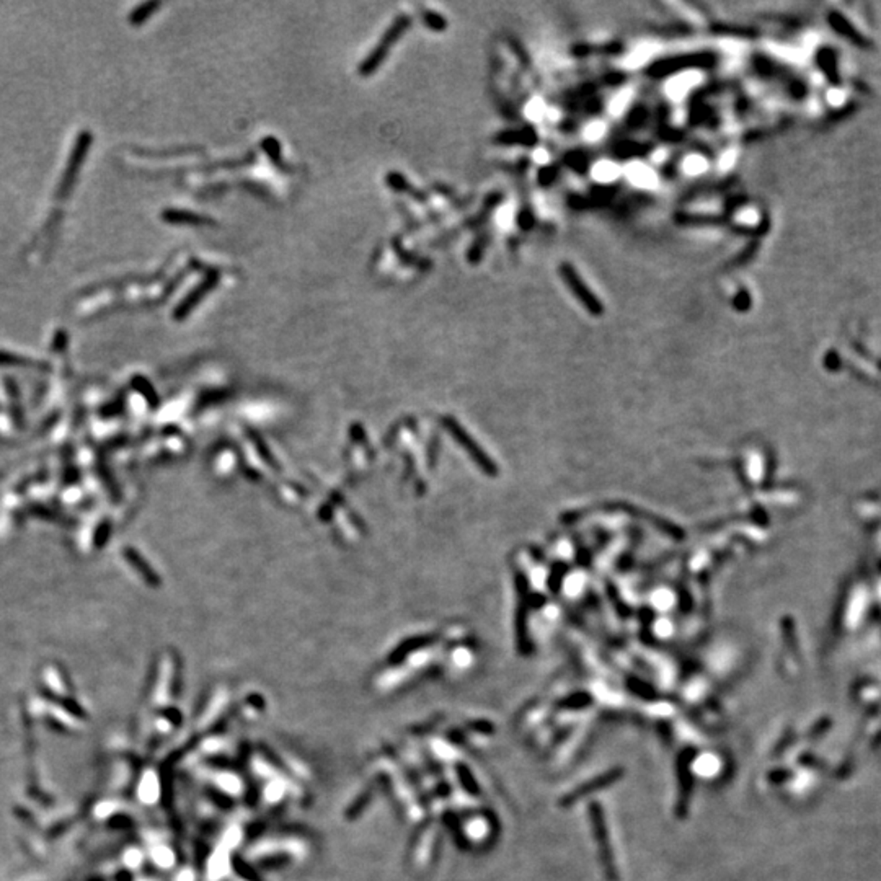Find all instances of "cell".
Masks as SVG:
<instances>
[{
  "label": "cell",
  "instance_id": "obj_1",
  "mask_svg": "<svg viewBox=\"0 0 881 881\" xmlns=\"http://www.w3.org/2000/svg\"><path fill=\"white\" fill-rule=\"evenodd\" d=\"M442 425L446 426L449 434L457 441V444H461L464 451L470 456V459L478 465V469L481 470V472L490 475V477H496L498 465L491 461V459L488 457V454H486L483 449L477 444V441H475L474 437L470 436L456 420L451 417H446V418H442Z\"/></svg>",
  "mask_w": 881,
  "mask_h": 881
},
{
  "label": "cell",
  "instance_id": "obj_2",
  "mask_svg": "<svg viewBox=\"0 0 881 881\" xmlns=\"http://www.w3.org/2000/svg\"><path fill=\"white\" fill-rule=\"evenodd\" d=\"M589 816H591V828H593L594 841H596V844H598L599 857H601V862H603L604 872L607 875V878H609L611 881H615L617 880L615 858H614V853H612L609 831H607L603 808H601L598 803H593L589 808Z\"/></svg>",
  "mask_w": 881,
  "mask_h": 881
},
{
  "label": "cell",
  "instance_id": "obj_3",
  "mask_svg": "<svg viewBox=\"0 0 881 881\" xmlns=\"http://www.w3.org/2000/svg\"><path fill=\"white\" fill-rule=\"evenodd\" d=\"M93 142V134L90 131H82V133L77 136L75 139L74 149L70 152L67 167H65L64 175L61 178V183H59V190H58V198H67L70 190L74 188L75 180H77V175L80 173V168L84 165L85 157L89 154V149Z\"/></svg>",
  "mask_w": 881,
  "mask_h": 881
},
{
  "label": "cell",
  "instance_id": "obj_4",
  "mask_svg": "<svg viewBox=\"0 0 881 881\" xmlns=\"http://www.w3.org/2000/svg\"><path fill=\"white\" fill-rule=\"evenodd\" d=\"M560 276L563 281L567 283V286L570 288V291L573 292L574 297L578 299V302L586 309L591 315L594 317H601L604 314V305L601 300L596 297V294L591 291V289L584 284V281L579 276V273L574 270V268L570 263H562L560 268Z\"/></svg>",
  "mask_w": 881,
  "mask_h": 881
},
{
  "label": "cell",
  "instance_id": "obj_5",
  "mask_svg": "<svg viewBox=\"0 0 881 881\" xmlns=\"http://www.w3.org/2000/svg\"><path fill=\"white\" fill-rule=\"evenodd\" d=\"M516 591H518V612H516V638L518 650L521 655H529L530 642L527 635V604H529V586L527 579L522 573L516 574Z\"/></svg>",
  "mask_w": 881,
  "mask_h": 881
},
{
  "label": "cell",
  "instance_id": "obj_6",
  "mask_svg": "<svg viewBox=\"0 0 881 881\" xmlns=\"http://www.w3.org/2000/svg\"><path fill=\"white\" fill-rule=\"evenodd\" d=\"M219 279H221V275H219V271L217 270H209V273H207L206 278L202 279V281L198 284V286H196L193 291H191L188 295H186V297L182 300V302L177 305V307H175L173 319L175 320H185L186 317L191 314V310H193L196 305H198L201 300L204 299L206 295L209 294L212 289L217 286Z\"/></svg>",
  "mask_w": 881,
  "mask_h": 881
},
{
  "label": "cell",
  "instance_id": "obj_7",
  "mask_svg": "<svg viewBox=\"0 0 881 881\" xmlns=\"http://www.w3.org/2000/svg\"><path fill=\"white\" fill-rule=\"evenodd\" d=\"M622 775H623L622 769H611L609 772L596 777V779L586 782V784H584V785L578 787L576 790H573V792L568 793V795L560 801V804H562V806H565V808L571 806V804L581 801L583 798H586L588 795H591V793L601 792V790L607 789V787L614 785L618 779H622Z\"/></svg>",
  "mask_w": 881,
  "mask_h": 881
},
{
  "label": "cell",
  "instance_id": "obj_8",
  "mask_svg": "<svg viewBox=\"0 0 881 881\" xmlns=\"http://www.w3.org/2000/svg\"><path fill=\"white\" fill-rule=\"evenodd\" d=\"M123 555L126 558V562H128L129 565L139 573V576L144 579L149 586L152 588L160 586V576H158V574L154 571V568L147 563L146 558L142 557L138 550L133 549V547H126Z\"/></svg>",
  "mask_w": 881,
  "mask_h": 881
},
{
  "label": "cell",
  "instance_id": "obj_9",
  "mask_svg": "<svg viewBox=\"0 0 881 881\" xmlns=\"http://www.w3.org/2000/svg\"><path fill=\"white\" fill-rule=\"evenodd\" d=\"M162 219L168 224H175V226H214V221L211 217H206L202 214H196V212L191 211H182V209H165L162 212Z\"/></svg>",
  "mask_w": 881,
  "mask_h": 881
},
{
  "label": "cell",
  "instance_id": "obj_10",
  "mask_svg": "<svg viewBox=\"0 0 881 881\" xmlns=\"http://www.w3.org/2000/svg\"><path fill=\"white\" fill-rule=\"evenodd\" d=\"M689 762H691V753H686L684 756H681V764L677 765V770H679V775L684 777L682 784H681V798L679 803H677V814L679 816H684V813L687 811V801H689V792H691L692 787V779L691 774H689Z\"/></svg>",
  "mask_w": 881,
  "mask_h": 881
},
{
  "label": "cell",
  "instance_id": "obj_11",
  "mask_svg": "<svg viewBox=\"0 0 881 881\" xmlns=\"http://www.w3.org/2000/svg\"><path fill=\"white\" fill-rule=\"evenodd\" d=\"M385 182L388 185V188L395 190V191H398V193H407V195L412 196L413 199H417L420 202H425L426 201V195L421 193V191H418V190H415L413 186L410 185L408 180L405 178L403 175H400V173H397V172L387 173Z\"/></svg>",
  "mask_w": 881,
  "mask_h": 881
},
{
  "label": "cell",
  "instance_id": "obj_12",
  "mask_svg": "<svg viewBox=\"0 0 881 881\" xmlns=\"http://www.w3.org/2000/svg\"><path fill=\"white\" fill-rule=\"evenodd\" d=\"M0 364L15 366V368H28V369H36V371L51 369L49 368V364L43 363V361L25 358V356H16L13 353H7V351H0Z\"/></svg>",
  "mask_w": 881,
  "mask_h": 881
},
{
  "label": "cell",
  "instance_id": "obj_13",
  "mask_svg": "<svg viewBox=\"0 0 881 881\" xmlns=\"http://www.w3.org/2000/svg\"><path fill=\"white\" fill-rule=\"evenodd\" d=\"M387 54H388V48H385L384 45H381L379 43V45L372 49L369 56L359 64V74L363 75V77H368V75L374 74L376 70L381 67L382 62L385 61Z\"/></svg>",
  "mask_w": 881,
  "mask_h": 881
},
{
  "label": "cell",
  "instance_id": "obj_14",
  "mask_svg": "<svg viewBox=\"0 0 881 881\" xmlns=\"http://www.w3.org/2000/svg\"><path fill=\"white\" fill-rule=\"evenodd\" d=\"M410 26H412V18H410L408 15L397 16L395 21L388 26L387 31L384 33V36H382L381 45H384L385 48L390 49V46L395 45V43L398 41V38H400L403 33L410 28Z\"/></svg>",
  "mask_w": 881,
  "mask_h": 881
},
{
  "label": "cell",
  "instance_id": "obj_15",
  "mask_svg": "<svg viewBox=\"0 0 881 881\" xmlns=\"http://www.w3.org/2000/svg\"><path fill=\"white\" fill-rule=\"evenodd\" d=\"M160 7H162V2H157V0H152V2H144V4H141L139 7H136V9L133 10V12H131L129 18H128V20H129V23H131V25H134V26L142 25V23H144V21L149 20L151 16L154 15V13L157 12V10L160 9Z\"/></svg>",
  "mask_w": 881,
  "mask_h": 881
},
{
  "label": "cell",
  "instance_id": "obj_16",
  "mask_svg": "<svg viewBox=\"0 0 881 881\" xmlns=\"http://www.w3.org/2000/svg\"><path fill=\"white\" fill-rule=\"evenodd\" d=\"M261 147H263V151L266 152V155L270 157V160L275 163L276 167L284 168L283 158H281V146H279V141L278 139H275V138H265L263 141H261Z\"/></svg>",
  "mask_w": 881,
  "mask_h": 881
},
{
  "label": "cell",
  "instance_id": "obj_17",
  "mask_svg": "<svg viewBox=\"0 0 881 881\" xmlns=\"http://www.w3.org/2000/svg\"><path fill=\"white\" fill-rule=\"evenodd\" d=\"M423 21L433 31H444L447 28V20L433 10H423Z\"/></svg>",
  "mask_w": 881,
  "mask_h": 881
},
{
  "label": "cell",
  "instance_id": "obj_18",
  "mask_svg": "<svg viewBox=\"0 0 881 881\" xmlns=\"http://www.w3.org/2000/svg\"><path fill=\"white\" fill-rule=\"evenodd\" d=\"M133 384H134V387L138 388V390L142 393V395H144V397L147 398V402H149L151 405H155V403H157V397H155V393H154V390H152L151 384H149V382H147L146 379H142V377H134V382H133Z\"/></svg>",
  "mask_w": 881,
  "mask_h": 881
},
{
  "label": "cell",
  "instance_id": "obj_19",
  "mask_svg": "<svg viewBox=\"0 0 881 881\" xmlns=\"http://www.w3.org/2000/svg\"><path fill=\"white\" fill-rule=\"evenodd\" d=\"M109 530H111V526H109L108 521H103L100 526H98L97 532H95V547H103L109 539Z\"/></svg>",
  "mask_w": 881,
  "mask_h": 881
},
{
  "label": "cell",
  "instance_id": "obj_20",
  "mask_svg": "<svg viewBox=\"0 0 881 881\" xmlns=\"http://www.w3.org/2000/svg\"><path fill=\"white\" fill-rule=\"evenodd\" d=\"M251 437H253L255 446H256V449H258V452L261 454V457L265 459V462H266V464H270L271 467H278L276 461H273L271 456H270V452H268V451H266V447L263 446L265 442H263V441H260V437H258V436H255V434H251Z\"/></svg>",
  "mask_w": 881,
  "mask_h": 881
}]
</instances>
